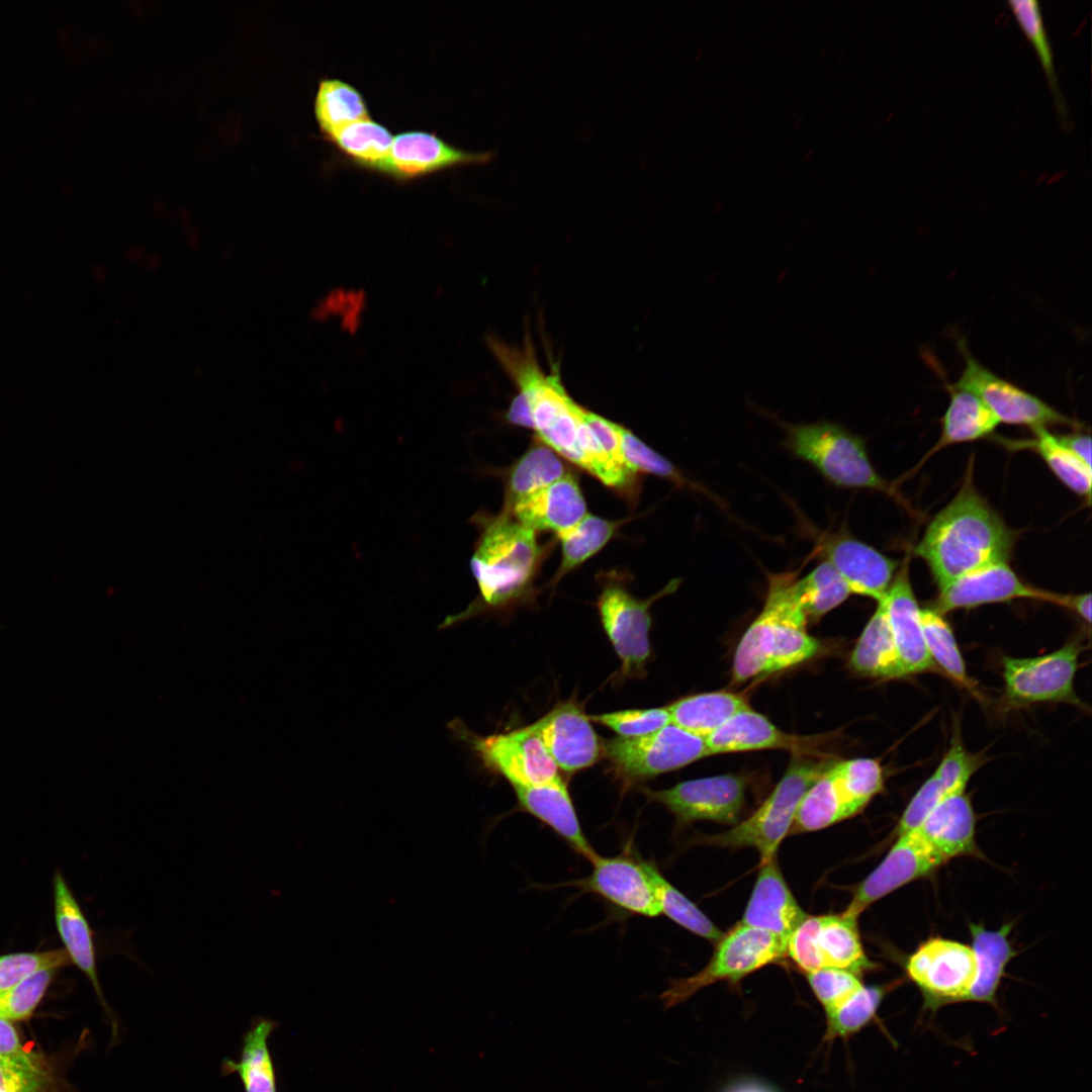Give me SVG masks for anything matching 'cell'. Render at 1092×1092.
<instances>
[{"mask_svg": "<svg viewBox=\"0 0 1092 1092\" xmlns=\"http://www.w3.org/2000/svg\"><path fill=\"white\" fill-rule=\"evenodd\" d=\"M972 467L954 497L929 522L913 554L940 588L982 566L1008 561L1016 534L977 491Z\"/></svg>", "mask_w": 1092, "mask_h": 1092, "instance_id": "cell-1", "label": "cell"}, {"mask_svg": "<svg viewBox=\"0 0 1092 1092\" xmlns=\"http://www.w3.org/2000/svg\"><path fill=\"white\" fill-rule=\"evenodd\" d=\"M793 572L768 575L762 611L742 636L733 659L736 681L767 675L812 658L818 641L806 631L807 617L796 603Z\"/></svg>", "mask_w": 1092, "mask_h": 1092, "instance_id": "cell-2", "label": "cell"}, {"mask_svg": "<svg viewBox=\"0 0 1092 1092\" xmlns=\"http://www.w3.org/2000/svg\"><path fill=\"white\" fill-rule=\"evenodd\" d=\"M536 532L502 513L484 525L470 566L487 608H502L525 595L541 559Z\"/></svg>", "mask_w": 1092, "mask_h": 1092, "instance_id": "cell-3", "label": "cell"}, {"mask_svg": "<svg viewBox=\"0 0 1092 1092\" xmlns=\"http://www.w3.org/2000/svg\"><path fill=\"white\" fill-rule=\"evenodd\" d=\"M833 762L794 753L785 775L758 809L728 831L699 841L725 848L751 847L758 851L760 863L776 857L804 794Z\"/></svg>", "mask_w": 1092, "mask_h": 1092, "instance_id": "cell-4", "label": "cell"}, {"mask_svg": "<svg viewBox=\"0 0 1092 1092\" xmlns=\"http://www.w3.org/2000/svg\"><path fill=\"white\" fill-rule=\"evenodd\" d=\"M786 444L791 451L810 463L831 483L846 488H864L898 493L873 466L866 443L841 426L830 422L785 425Z\"/></svg>", "mask_w": 1092, "mask_h": 1092, "instance_id": "cell-5", "label": "cell"}, {"mask_svg": "<svg viewBox=\"0 0 1092 1092\" xmlns=\"http://www.w3.org/2000/svg\"><path fill=\"white\" fill-rule=\"evenodd\" d=\"M708 965L694 976L672 980L660 995L665 1009L680 1004L718 981L737 982L786 956L787 940L764 929L738 923L717 942Z\"/></svg>", "mask_w": 1092, "mask_h": 1092, "instance_id": "cell-6", "label": "cell"}, {"mask_svg": "<svg viewBox=\"0 0 1092 1092\" xmlns=\"http://www.w3.org/2000/svg\"><path fill=\"white\" fill-rule=\"evenodd\" d=\"M450 729L486 769L505 778L514 789L544 785L560 777L535 723L488 736L473 734L456 720Z\"/></svg>", "mask_w": 1092, "mask_h": 1092, "instance_id": "cell-7", "label": "cell"}, {"mask_svg": "<svg viewBox=\"0 0 1092 1092\" xmlns=\"http://www.w3.org/2000/svg\"><path fill=\"white\" fill-rule=\"evenodd\" d=\"M616 776L631 785L671 771L709 755L706 739L672 723L639 737H617L604 744Z\"/></svg>", "mask_w": 1092, "mask_h": 1092, "instance_id": "cell-8", "label": "cell"}, {"mask_svg": "<svg viewBox=\"0 0 1092 1092\" xmlns=\"http://www.w3.org/2000/svg\"><path fill=\"white\" fill-rule=\"evenodd\" d=\"M857 918L845 912L807 916L788 938L786 956L805 973L834 968L859 975L872 970Z\"/></svg>", "mask_w": 1092, "mask_h": 1092, "instance_id": "cell-9", "label": "cell"}, {"mask_svg": "<svg viewBox=\"0 0 1092 1092\" xmlns=\"http://www.w3.org/2000/svg\"><path fill=\"white\" fill-rule=\"evenodd\" d=\"M1079 639L1060 649L1034 657L1003 658L1004 698L1010 707L1042 702H1064L1081 706L1074 690Z\"/></svg>", "mask_w": 1092, "mask_h": 1092, "instance_id": "cell-10", "label": "cell"}, {"mask_svg": "<svg viewBox=\"0 0 1092 1092\" xmlns=\"http://www.w3.org/2000/svg\"><path fill=\"white\" fill-rule=\"evenodd\" d=\"M958 348L964 358V368L953 384L980 397L999 424L1026 426L1031 430L1055 425L1076 429L1081 426L1038 396L985 367L971 354L964 339L958 340Z\"/></svg>", "mask_w": 1092, "mask_h": 1092, "instance_id": "cell-11", "label": "cell"}, {"mask_svg": "<svg viewBox=\"0 0 1092 1092\" xmlns=\"http://www.w3.org/2000/svg\"><path fill=\"white\" fill-rule=\"evenodd\" d=\"M679 580H671L663 589L647 600L633 597L615 582L606 585L598 599L603 627L620 661L621 674L638 677L644 673L650 656V606L677 588Z\"/></svg>", "mask_w": 1092, "mask_h": 1092, "instance_id": "cell-12", "label": "cell"}, {"mask_svg": "<svg viewBox=\"0 0 1092 1092\" xmlns=\"http://www.w3.org/2000/svg\"><path fill=\"white\" fill-rule=\"evenodd\" d=\"M906 973L921 990L926 1006L936 1008L966 1001L976 979V958L967 944L934 937L908 958Z\"/></svg>", "mask_w": 1092, "mask_h": 1092, "instance_id": "cell-13", "label": "cell"}, {"mask_svg": "<svg viewBox=\"0 0 1092 1092\" xmlns=\"http://www.w3.org/2000/svg\"><path fill=\"white\" fill-rule=\"evenodd\" d=\"M745 787L741 777L721 775L646 793L651 800L665 806L680 823L710 820L736 824L744 804Z\"/></svg>", "mask_w": 1092, "mask_h": 1092, "instance_id": "cell-14", "label": "cell"}, {"mask_svg": "<svg viewBox=\"0 0 1092 1092\" xmlns=\"http://www.w3.org/2000/svg\"><path fill=\"white\" fill-rule=\"evenodd\" d=\"M945 862L916 830L900 834L880 864L857 886L844 912L858 917L874 902Z\"/></svg>", "mask_w": 1092, "mask_h": 1092, "instance_id": "cell-15", "label": "cell"}, {"mask_svg": "<svg viewBox=\"0 0 1092 1092\" xmlns=\"http://www.w3.org/2000/svg\"><path fill=\"white\" fill-rule=\"evenodd\" d=\"M1016 599H1034L1059 605L1061 595L1025 583L1008 561H999L972 570L938 588L932 609L943 615Z\"/></svg>", "mask_w": 1092, "mask_h": 1092, "instance_id": "cell-16", "label": "cell"}, {"mask_svg": "<svg viewBox=\"0 0 1092 1092\" xmlns=\"http://www.w3.org/2000/svg\"><path fill=\"white\" fill-rule=\"evenodd\" d=\"M589 862L593 866L590 875L576 883L582 889L631 914L646 917L661 914L654 886L643 866V859L635 857L630 848L610 857L597 853Z\"/></svg>", "mask_w": 1092, "mask_h": 1092, "instance_id": "cell-17", "label": "cell"}, {"mask_svg": "<svg viewBox=\"0 0 1092 1092\" xmlns=\"http://www.w3.org/2000/svg\"><path fill=\"white\" fill-rule=\"evenodd\" d=\"M492 157V152L458 149L434 132L410 130L393 136L389 156L375 172L407 181L452 167L485 164Z\"/></svg>", "mask_w": 1092, "mask_h": 1092, "instance_id": "cell-18", "label": "cell"}, {"mask_svg": "<svg viewBox=\"0 0 1092 1092\" xmlns=\"http://www.w3.org/2000/svg\"><path fill=\"white\" fill-rule=\"evenodd\" d=\"M535 725L547 752L566 772L589 767L604 755V744L575 702L555 706Z\"/></svg>", "mask_w": 1092, "mask_h": 1092, "instance_id": "cell-19", "label": "cell"}, {"mask_svg": "<svg viewBox=\"0 0 1092 1092\" xmlns=\"http://www.w3.org/2000/svg\"><path fill=\"white\" fill-rule=\"evenodd\" d=\"M823 551L851 594L877 602L885 598L899 568V561L849 536L827 540Z\"/></svg>", "mask_w": 1092, "mask_h": 1092, "instance_id": "cell-20", "label": "cell"}, {"mask_svg": "<svg viewBox=\"0 0 1092 1092\" xmlns=\"http://www.w3.org/2000/svg\"><path fill=\"white\" fill-rule=\"evenodd\" d=\"M881 601L885 606L904 675L935 668L926 649L921 609L910 582L908 563L898 569L889 590Z\"/></svg>", "mask_w": 1092, "mask_h": 1092, "instance_id": "cell-21", "label": "cell"}, {"mask_svg": "<svg viewBox=\"0 0 1092 1092\" xmlns=\"http://www.w3.org/2000/svg\"><path fill=\"white\" fill-rule=\"evenodd\" d=\"M503 512L535 532L549 530L556 536L573 528L587 514L585 499L571 473L503 509Z\"/></svg>", "mask_w": 1092, "mask_h": 1092, "instance_id": "cell-22", "label": "cell"}, {"mask_svg": "<svg viewBox=\"0 0 1092 1092\" xmlns=\"http://www.w3.org/2000/svg\"><path fill=\"white\" fill-rule=\"evenodd\" d=\"M807 916L788 887L776 857L761 862L740 922L775 933L788 941Z\"/></svg>", "mask_w": 1092, "mask_h": 1092, "instance_id": "cell-23", "label": "cell"}, {"mask_svg": "<svg viewBox=\"0 0 1092 1092\" xmlns=\"http://www.w3.org/2000/svg\"><path fill=\"white\" fill-rule=\"evenodd\" d=\"M709 755L759 749H788L805 753L815 745L812 738L782 731L766 717L744 709L706 738Z\"/></svg>", "mask_w": 1092, "mask_h": 1092, "instance_id": "cell-24", "label": "cell"}, {"mask_svg": "<svg viewBox=\"0 0 1092 1092\" xmlns=\"http://www.w3.org/2000/svg\"><path fill=\"white\" fill-rule=\"evenodd\" d=\"M54 894L56 924L65 944V950L71 963L75 964L90 981L113 1025L114 1036H116V1019L104 999L98 979L93 932L79 903L59 873L54 879Z\"/></svg>", "mask_w": 1092, "mask_h": 1092, "instance_id": "cell-25", "label": "cell"}, {"mask_svg": "<svg viewBox=\"0 0 1092 1092\" xmlns=\"http://www.w3.org/2000/svg\"><path fill=\"white\" fill-rule=\"evenodd\" d=\"M520 808L550 827L588 861L597 855L581 830L567 786L559 777L535 787L515 788Z\"/></svg>", "mask_w": 1092, "mask_h": 1092, "instance_id": "cell-26", "label": "cell"}, {"mask_svg": "<svg viewBox=\"0 0 1092 1092\" xmlns=\"http://www.w3.org/2000/svg\"><path fill=\"white\" fill-rule=\"evenodd\" d=\"M975 821L969 797L958 792L945 796L916 831L948 861L976 851Z\"/></svg>", "mask_w": 1092, "mask_h": 1092, "instance_id": "cell-27", "label": "cell"}, {"mask_svg": "<svg viewBox=\"0 0 1092 1092\" xmlns=\"http://www.w3.org/2000/svg\"><path fill=\"white\" fill-rule=\"evenodd\" d=\"M944 386L949 394V401L940 419V436L924 457V461L947 446L988 438L999 425L995 416L975 393L953 383L945 382Z\"/></svg>", "mask_w": 1092, "mask_h": 1092, "instance_id": "cell-28", "label": "cell"}, {"mask_svg": "<svg viewBox=\"0 0 1092 1092\" xmlns=\"http://www.w3.org/2000/svg\"><path fill=\"white\" fill-rule=\"evenodd\" d=\"M850 665L858 673L872 677L905 676L882 601L878 602L851 652Z\"/></svg>", "mask_w": 1092, "mask_h": 1092, "instance_id": "cell-29", "label": "cell"}, {"mask_svg": "<svg viewBox=\"0 0 1092 1092\" xmlns=\"http://www.w3.org/2000/svg\"><path fill=\"white\" fill-rule=\"evenodd\" d=\"M666 708L673 725L706 739L735 714L750 706L736 694L710 692L678 699Z\"/></svg>", "mask_w": 1092, "mask_h": 1092, "instance_id": "cell-30", "label": "cell"}, {"mask_svg": "<svg viewBox=\"0 0 1092 1092\" xmlns=\"http://www.w3.org/2000/svg\"><path fill=\"white\" fill-rule=\"evenodd\" d=\"M977 974L966 1001L994 1003L996 991L1004 969L1014 956L1008 940L1010 924L998 930H989L979 924H970Z\"/></svg>", "mask_w": 1092, "mask_h": 1092, "instance_id": "cell-31", "label": "cell"}, {"mask_svg": "<svg viewBox=\"0 0 1092 1092\" xmlns=\"http://www.w3.org/2000/svg\"><path fill=\"white\" fill-rule=\"evenodd\" d=\"M1032 438L1027 440L1000 439L1001 444L1015 449H1030L1044 461L1054 475L1070 490L1091 500V468L1086 466L1053 434L1048 428L1032 429Z\"/></svg>", "mask_w": 1092, "mask_h": 1092, "instance_id": "cell-32", "label": "cell"}, {"mask_svg": "<svg viewBox=\"0 0 1092 1092\" xmlns=\"http://www.w3.org/2000/svg\"><path fill=\"white\" fill-rule=\"evenodd\" d=\"M569 473L562 457L536 438L510 469L504 509Z\"/></svg>", "mask_w": 1092, "mask_h": 1092, "instance_id": "cell-33", "label": "cell"}, {"mask_svg": "<svg viewBox=\"0 0 1092 1092\" xmlns=\"http://www.w3.org/2000/svg\"><path fill=\"white\" fill-rule=\"evenodd\" d=\"M274 1028L275 1023L269 1019L254 1020L244 1036L240 1061L223 1062L224 1073H237L245 1092H277L274 1065L268 1046V1038Z\"/></svg>", "mask_w": 1092, "mask_h": 1092, "instance_id": "cell-34", "label": "cell"}, {"mask_svg": "<svg viewBox=\"0 0 1092 1092\" xmlns=\"http://www.w3.org/2000/svg\"><path fill=\"white\" fill-rule=\"evenodd\" d=\"M313 108L320 131L326 140L352 123L370 118L359 90L340 79L320 81Z\"/></svg>", "mask_w": 1092, "mask_h": 1092, "instance_id": "cell-35", "label": "cell"}, {"mask_svg": "<svg viewBox=\"0 0 1092 1092\" xmlns=\"http://www.w3.org/2000/svg\"><path fill=\"white\" fill-rule=\"evenodd\" d=\"M850 817L829 767L804 794L790 833L820 830Z\"/></svg>", "mask_w": 1092, "mask_h": 1092, "instance_id": "cell-36", "label": "cell"}, {"mask_svg": "<svg viewBox=\"0 0 1092 1092\" xmlns=\"http://www.w3.org/2000/svg\"><path fill=\"white\" fill-rule=\"evenodd\" d=\"M328 141L355 165L375 172L389 156L393 136L387 127L369 118L342 128Z\"/></svg>", "mask_w": 1092, "mask_h": 1092, "instance_id": "cell-37", "label": "cell"}, {"mask_svg": "<svg viewBox=\"0 0 1092 1092\" xmlns=\"http://www.w3.org/2000/svg\"><path fill=\"white\" fill-rule=\"evenodd\" d=\"M624 521L607 520L586 514L573 528L560 534L561 562L555 575L557 582L563 575L578 567L602 550L614 537Z\"/></svg>", "mask_w": 1092, "mask_h": 1092, "instance_id": "cell-38", "label": "cell"}, {"mask_svg": "<svg viewBox=\"0 0 1092 1092\" xmlns=\"http://www.w3.org/2000/svg\"><path fill=\"white\" fill-rule=\"evenodd\" d=\"M792 592L807 619L826 614L851 594L843 578L827 560L822 561L801 579L796 578Z\"/></svg>", "mask_w": 1092, "mask_h": 1092, "instance_id": "cell-39", "label": "cell"}, {"mask_svg": "<svg viewBox=\"0 0 1092 1092\" xmlns=\"http://www.w3.org/2000/svg\"><path fill=\"white\" fill-rule=\"evenodd\" d=\"M830 771L852 816L859 813L884 787L883 768L874 758L834 761Z\"/></svg>", "mask_w": 1092, "mask_h": 1092, "instance_id": "cell-40", "label": "cell"}, {"mask_svg": "<svg viewBox=\"0 0 1092 1092\" xmlns=\"http://www.w3.org/2000/svg\"><path fill=\"white\" fill-rule=\"evenodd\" d=\"M924 641L934 666L957 684L973 690L966 663L949 624L932 608L921 609Z\"/></svg>", "mask_w": 1092, "mask_h": 1092, "instance_id": "cell-41", "label": "cell"}, {"mask_svg": "<svg viewBox=\"0 0 1092 1092\" xmlns=\"http://www.w3.org/2000/svg\"><path fill=\"white\" fill-rule=\"evenodd\" d=\"M660 905L661 913L685 929L713 942L723 932L681 892L673 887L651 861L643 860Z\"/></svg>", "mask_w": 1092, "mask_h": 1092, "instance_id": "cell-42", "label": "cell"}, {"mask_svg": "<svg viewBox=\"0 0 1092 1092\" xmlns=\"http://www.w3.org/2000/svg\"><path fill=\"white\" fill-rule=\"evenodd\" d=\"M1007 2L1016 20L1037 54L1052 90L1060 119L1063 123L1068 125L1070 122L1068 117V107L1061 93L1055 68L1053 50L1043 23L1039 2L1036 0H1008Z\"/></svg>", "mask_w": 1092, "mask_h": 1092, "instance_id": "cell-43", "label": "cell"}, {"mask_svg": "<svg viewBox=\"0 0 1092 1092\" xmlns=\"http://www.w3.org/2000/svg\"><path fill=\"white\" fill-rule=\"evenodd\" d=\"M888 987L862 986L835 1009L826 1013V1039L846 1037L875 1016Z\"/></svg>", "mask_w": 1092, "mask_h": 1092, "instance_id": "cell-44", "label": "cell"}, {"mask_svg": "<svg viewBox=\"0 0 1092 1092\" xmlns=\"http://www.w3.org/2000/svg\"><path fill=\"white\" fill-rule=\"evenodd\" d=\"M618 433L623 461L634 473H650L668 479L677 486L698 488L691 484L669 460L651 449L631 431L619 425Z\"/></svg>", "mask_w": 1092, "mask_h": 1092, "instance_id": "cell-45", "label": "cell"}, {"mask_svg": "<svg viewBox=\"0 0 1092 1092\" xmlns=\"http://www.w3.org/2000/svg\"><path fill=\"white\" fill-rule=\"evenodd\" d=\"M71 960L65 948L0 956V993L43 970H57Z\"/></svg>", "mask_w": 1092, "mask_h": 1092, "instance_id": "cell-46", "label": "cell"}, {"mask_svg": "<svg viewBox=\"0 0 1092 1092\" xmlns=\"http://www.w3.org/2000/svg\"><path fill=\"white\" fill-rule=\"evenodd\" d=\"M56 970H43L0 993V1017L24 1020L42 999Z\"/></svg>", "mask_w": 1092, "mask_h": 1092, "instance_id": "cell-47", "label": "cell"}, {"mask_svg": "<svg viewBox=\"0 0 1092 1092\" xmlns=\"http://www.w3.org/2000/svg\"><path fill=\"white\" fill-rule=\"evenodd\" d=\"M620 737H639L660 730L671 723L666 707L650 709H632L588 716Z\"/></svg>", "mask_w": 1092, "mask_h": 1092, "instance_id": "cell-48", "label": "cell"}, {"mask_svg": "<svg viewBox=\"0 0 1092 1092\" xmlns=\"http://www.w3.org/2000/svg\"><path fill=\"white\" fill-rule=\"evenodd\" d=\"M806 974L825 1013L835 1009L863 986L858 975L846 970L824 968Z\"/></svg>", "mask_w": 1092, "mask_h": 1092, "instance_id": "cell-49", "label": "cell"}, {"mask_svg": "<svg viewBox=\"0 0 1092 1092\" xmlns=\"http://www.w3.org/2000/svg\"><path fill=\"white\" fill-rule=\"evenodd\" d=\"M980 765L979 755L969 752L963 745L960 735L954 732L949 747L933 775L947 796L965 792L969 780Z\"/></svg>", "mask_w": 1092, "mask_h": 1092, "instance_id": "cell-50", "label": "cell"}, {"mask_svg": "<svg viewBox=\"0 0 1092 1092\" xmlns=\"http://www.w3.org/2000/svg\"><path fill=\"white\" fill-rule=\"evenodd\" d=\"M945 796L943 788L932 774L906 806L897 824V835L916 830Z\"/></svg>", "mask_w": 1092, "mask_h": 1092, "instance_id": "cell-51", "label": "cell"}, {"mask_svg": "<svg viewBox=\"0 0 1092 1092\" xmlns=\"http://www.w3.org/2000/svg\"><path fill=\"white\" fill-rule=\"evenodd\" d=\"M0 1058L27 1070L42 1073L37 1060L22 1045L19 1036L10 1022L0 1017Z\"/></svg>", "mask_w": 1092, "mask_h": 1092, "instance_id": "cell-52", "label": "cell"}, {"mask_svg": "<svg viewBox=\"0 0 1092 1092\" xmlns=\"http://www.w3.org/2000/svg\"><path fill=\"white\" fill-rule=\"evenodd\" d=\"M0 1087L13 1092H43V1076L0 1058Z\"/></svg>", "mask_w": 1092, "mask_h": 1092, "instance_id": "cell-53", "label": "cell"}, {"mask_svg": "<svg viewBox=\"0 0 1092 1092\" xmlns=\"http://www.w3.org/2000/svg\"><path fill=\"white\" fill-rule=\"evenodd\" d=\"M582 415L606 454L619 466L629 469L621 455L619 425L584 408Z\"/></svg>", "mask_w": 1092, "mask_h": 1092, "instance_id": "cell-54", "label": "cell"}, {"mask_svg": "<svg viewBox=\"0 0 1092 1092\" xmlns=\"http://www.w3.org/2000/svg\"><path fill=\"white\" fill-rule=\"evenodd\" d=\"M1081 430V429H1079ZM1076 430L1068 434H1057L1063 445L1086 466L1091 468V437Z\"/></svg>", "mask_w": 1092, "mask_h": 1092, "instance_id": "cell-55", "label": "cell"}, {"mask_svg": "<svg viewBox=\"0 0 1092 1092\" xmlns=\"http://www.w3.org/2000/svg\"><path fill=\"white\" fill-rule=\"evenodd\" d=\"M505 416L510 424L534 430L530 405L520 392L511 401Z\"/></svg>", "mask_w": 1092, "mask_h": 1092, "instance_id": "cell-56", "label": "cell"}, {"mask_svg": "<svg viewBox=\"0 0 1092 1092\" xmlns=\"http://www.w3.org/2000/svg\"><path fill=\"white\" fill-rule=\"evenodd\" d=\"M1062 607L1073 611L1087 624L1091 623V595H1064Z\"/></svg>", "mask_w": 1092, "mask_h": 1092, "instance_id": "cell-57", "label": "cell"}, {"mask_svg": "<svg viewBox=\"0 0 1092 1092\" xmlns=\"http://www.w3.org/2000/svg\"><path fill=\"white\" fill-rule=\"evenodd\" d=\"M0 1092H13V1091H10V1090H7L5 1088L0 1087Z\"/></svg>", "mask_w": 1092, "mask_h": 1092, "instance_id": "cell-58", "label": "cell"}]
</instances>
